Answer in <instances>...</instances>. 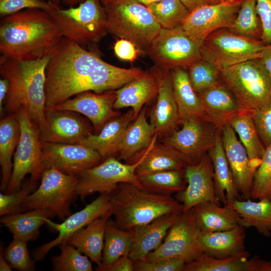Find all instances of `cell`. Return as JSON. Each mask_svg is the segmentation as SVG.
<instances>
[{"mask_svg": "<svg viewBox=\"0 0 271 271\" xmlns=\"http://www.w3.org/2000/svg\"><path fill=\"white\" fill-rule=\"evenodd\" d=\"M139 50L133 43L125 39L118 40L114 46V53L117 57L130 62L137 58Z\"/></svg>", "mask_w": 271, "mask_h": 271, "instance_id": "52", "label": "cell"}, {"mask_svg": "<svg viewBox=\"0 0 271 271\" xmlns=\"http://www.w3.org/2000/svg\"><path fill=\"white\" fill-rule=\"evenodd\" d=\"M102 2L105 5H107L109 3L111 2L113 0H99Z\"/></svg>", "mask_w": 271, "mask_h": 271, "instance_id": "63", "label": "cell"}, {"mask_svg": "<svg viewBox=\"0 0 271 271\" xmlns=\"http://www.w3.org/2000/svg\"><path fill=\"white\" fill-rule=\"evenodd\" d=\"M256 10L262 27L261 40L271 43V0H256Z\"/></svg>", "mask_w": 271, "mask_h": 271, "instance_id": "51", "label": "cell"}, {"mask_svg": "<svg viewBox=\"0 0 271 271\" xmlns=\"http://www.w3.org/2000/svg\"><path fill=\"white\" fill-rule=\"evenodd\" d=\"M134 262L128 255H125L121 257L108 265L97 266L96 270L99 271H133Z\"/></svg>", "mask_w": 271, "mask_h": 271, "instance_id": "53", "label": "cell"}, {"mask_svg": "<svg viewBox=\"0 0 271 271\" xmlns=\"http://www.w3.org/2000/svg\"><path fill=\"white\" fill-rule=\"evenodd\" d=\"M108 33L131 41L147 51L162 29L146 6L136 0H113L105 5Z\"/></svg>", "mask_w": 271, "mask_h": 271, "instance_id": "5", "label": "cell"}, {"mask_svg": "<svg viewBox=\"0 0 271 271\" xmlns=\"http://www.w3.org/2000/svg\"><path fill=\"white\" fill-rule=\"evenodd\" d=\"M135 119L132 109L107 121L98 133H90L81 140L80 144L97 151L103 161L118 156L124 132Z\"/></svg>", "mask_w": 271, "mask_h": 271, "instance_id": "24", "label": "cell"}, {"mask_svg": "<svg viewBox=\"0 0 271 271\" xmlns=\"http://www.w3.org/2000/svg\"><path fill=\"white\" fill-rule=\"evenodd\" d=\"M4 248L3 244H1L0 249V270L10 271L12 270V266L7 260L4 256Z\"/></svg>", "mask_w": 271, "mask_h": 271, "instance_id": "57", "label": "cell"}, {"mask_svg": "<svg viewBox=\"0 0 271 271\" xmlns=\"http://www.w3.org/2000/svg\"><path fill=\"white\" fill-rule=\"evenodd\" d=\"M109 195L115 222L124 230L183 212L182 204L171 195L150 192L130 183H119Z\"/></svg>", "mask_w": 271, "mask_h": 271, "instance_id": "4", "label": "cell"}, {"mask_svg": "<svg viewBox=\"0 0 271 271\" xmlns=\"http://www.w3.org/2000/svg\"><path fill=\"white\" fill-rule=\"evenodd\" d=\"M44 1H46L48 2L52 3L53 4H54L56 5H59V4L60 2L62 0H42Z\"/></svg>", "mask_w": 271, "mask_h": 271, "instance_id": "61", "label": "cell"}, {"mask_svg": "<svg viewBox=\"0 0 271 271\" xmlns=\"http://www.w3.org/2000/svg\"><path fill=\"white\" fill-rule=\"evenodd\" d=\"M20 126L15 113L0 121V165L2 178L0 189L5 191L10 181L13 167L12 157L20 137Z\"/></svg>", "mask_w": 271, "mask_h": 271, "instance_id": "35", "label": "cell"}, {"mask_svg": "<svg viewBox=\"0 0 271 271\" xmlns=\"http://www.w3.org/2000/svg\"><path fill=\"white\" fill-rule=\"evenodd\" d=\"M45 168H54L70 175L77 176L103 161L95 150L80 144L42 143Z\"/></svg>", "mask_w": 271, "mask_h": 271, "instance_id": "16", "label": "cell"}, {"mask_svg": "<svg viewBox=\"0 0 271 271\" xmlns=\"http://www.w3.org/2000/svg\"><path fill=\"white\" fill-rule=\"evenodd\" d=\"M192 211L201 232L227 230L239 225V214L228 204L222 207L215 202H206L196 205Z\"/></svg>", "mask_w": 271, "mask_h": 271, "instance_id": "32", "label": "cell"}, {"mask_svg": "<svg viewBox=\"0 0 271 271\" xmlns=\"http://www.w3.org/2000/svg\"><path fill=\"white\" fill-rule=\"evenodd\" d=\"M147 7L164 29L181 26L190 13L180 0H161Z\"/></svg>", "mask_w": 271, "mask_h": 271, "instance_id": "42", "label": "cell"}, {"mask_svg": "<svg viewBox=\"0 0 271 271\" xmlns=\"http://www.w3.org/2000/svg\"><path fill=\"white\" fill-rule=\"evenodd\" d=\"M55 216L49 209L39 208L5 215L1 216L0 221L14 237L28 242L37 239L40 233V228Z\"/></svg>", "mask_w": 271, "mask_h": 271, "instance_id": "33", "label": "cell"}, {"mask_svg": "<svg viewBox=\"0 0 271 271\" xmlns=\"http://www.w3.org/2000/svg\"><path fill=\"white\" fill-rule=\"evenodd\" d=\"M207 1L209 4H216L220 2L219 0H207Z\"/></svg>", "mask_w": 271, "mask_h": 271, "instance_id": "62", "label": "cell"}, {"mask_svg": "<svg viewBox=\"0 0 271 271\" xmlns=\"http://www.w3.org/2000/svg\"><path fill=\"white\" fill-rule=\"evenodd\" d=\"M228 205L239 214V225L245 228L253 227L260 234L267 237L271 236L270 200H235Z\"/></svg>", "mask_w": 271, "mask_h": 271, "instance_id": "36", "label": "cell"}, {"mask_svg": "<svg viewBox=\"0 0 271 271\" xmlns=\"http://www.w3.org/2000/svg\"><path fill=\"white\" fill-rule=\"evenodd\" d=\"M123 164L114 157L103 160L98 165L78 175L77 192L82 200L98 192L110 194L120 183L132 184L141 188L136 170L140 162Z\"/></svg>", "mask_w": 271, "mask_h": 271, "instance_id": "12", "label": "cell"}, {"mask_svg": "<svg viewBox=\"0 0 271 271\" xmlns=\"http://www.w3.org/2000/svg\"><path fill=\"white\" fill-rule=\"evenodd\" d=\"M191 12L197 7L206 4H209L207 0H180Z\"/></svg>", "mask_w": 271, "mask_h": 271, "instance_id": "56", "label": "cell"}, {"mask_svg": "<svg viewBox=\"0 0 271 271\" xmlns=\"http://www.w3.org/2000/svg\"><path fill=\"white\" fill-rule=\"evenodd\" d=\"M260 140L266 149L271 145V106L251 114Z\"/></svg>", "mask_w": 271, "mask_h": 271, "instance_id": "50", "label": "cell"}, {"mask_svg": "<svg viewBox=\"0 0 271 271\" xmlns=\"http://www.w3.org/2000/svg\"><path fill=\"white\" fill-rule=\"evenodd\" d=\"M208 122L198 118L184 119L180 122L181 129L173 130L164 144L181 154L190 164H196L214 145L219 130Z\"/></svg>", "mask_w": 271, "mask_h": 271, "instance_id": "14", "label": "cell"}, {"mask_svg": "<svg viewBox=\"0 0 271 271\" xmlns=\"http://www.w3.org/2000/svg\"><path fill=\"white\" fill-rule=\"evenodd\" d=\"M9 90V80L3 77L0 80V112L1 115L3 112V104Z\"/></svg>", "mask_w": 271, "mask_h": 271, "instance_id": "55", "label": "cell"}, {"mask_svg": "<svg viewBox=\"0 0 271 271\" xmlns=\"http://www.w3.org/2000/svg\"><path fill=\"white\" fill-rule=\"evenodd\" d=\"M57 6L42 0H0V15L4 17L26 9H40L49 13Z\"/></svg>", "mask_w": 271, "mask_h": 271, "instance_id": "48", "label": "cell"}, {"mask_svg": "<svg viewBox=\"0 0 271 271\" xmlns=\"http://www.w3.org/2000/svg\"><path fill=\"white\" fill-rule=\"evenodd\" d=\"M188 74L194 91L199 93L220 83V69L213 63L203 59L189 67Z\"/></svg>", "mask_w": 271, "mask_h": 271, "instance_id": "43", "label": "cell"}, {"mask_svg": "<svg viewBox=\"0 0 271 271\" xmlns=\"http://www.w3.org/2000/svg\"><path fill=\"white\" fill-rule=\"evenodd\" d=\"M265 44L236 34L227 28L216 30L202 42V58L220 69L260 57Z\"/></svg>", "mask_w": 271, "mask_h": 271, "instance_id": "10", "label": "cell"}, {"mask_svg": "<svg viewBox=\"0 0 271 271\" xmlns=\"http://www.w3.org/2000/svg\"><path fill=\"white\" fill-rule=\"evenodd\" d=\"M197 94L210 122L219 130L228 123L231 117L244 112L233 94L223 82H221Z\"/></svg>", "mask_w": 271, "mask_h": 271, "instance_id": "27", "label": "cell"}, {"mask_svg": "<svg viewBox=\"0 0 271 271\" xmlns=\"http://www.w3.org/2000/svg\"><path fill=\"white\" fill-rule=\"evenodd\" d=\"M36 182L30 179L27 182H23L21 188L18 190L10 193H1V216L23 212L22 204L27 196L36 190Z\"/></svg>", "mask_w": 271, "mask_h": 271, "instance_id": "47", "label": "cell"}, {"mask_svg": "<svg viewBox=\"0 0 271 271\" xmlns=\"http://www.w3.org/2000/svg\"><path fill=\"white\" fill-rule=\"evenodd\" d=\"M241 3L223 2L200 6L189 13L181 26L193 40L203 42L216 30L229 27Z\"/></svg>", "mask_w": 271, "mask_h": 271, "instance_id": "17", "label": "cell"}, {"mask_svg": "<svg viewBox=\"0 0 271 271\" xmlns=\"http://www.w3.org/2000/svg\"><path fill=\"white\" fill-rule=\"evenodd\" d=\"M219 131L237 189L243 200L251 199L253 178L257 168L251 164L245 149L229 123L224 124Z\"/></svg>", "mask_w": 271, "mask_h": 271, "instance_id": "21", "label": "cell"}, {"mask_svg": "<svg viewBox=\"0 0 271 271\" xmlns=\"http://www.w3.org/2000/svg\"><path fill=\"white\" fill-rule=\"evenodd\" d=\"M65 4L70 7H75L84 0H63Z\"/></svg>", "mask_w": 271, "mask_h": 271, "instance_id": "58", "label": "cell"}, {"mask_svg": "<svg viewBox=\"0 0 271 271\" xmlns=\"http://www.w3.org/2000/svg\"><path fill=\"white\" fill-rule=\"evenodd\" d=\"M220 70L222 81L243 111L251 114L271 106V77L258 59Z\"/></svg>", "mask_w": 271, "mask_h": 271, "instance_id": "6", "label": "cell"}, {"mask_svg": "<svg viewBox=\"0 0 271 271\" xmlns=\"http://www.w3.org/2000/svg\"><path fill=\"white\" fill-rule=\"evenodd\" d=\"M208 152L213 167V180L217 199L224 205L232 203L235 200H242L235 186L219 130L214 145Z\"/></svg>", "mask_w": 271, "mask_h": 271, "instance_id": "31", "label": "cell"}, {"mask_svg": "<svg viewBox=\"0 0 271 271\" xmlns=\"http://www.w3.org/2000/svg\"><path fill=\"white\" fill-rule=\"evenodd\" d=\"M170 75L178 109L179 123L191 117L210 122L201 99L192 87L188 72L184 68H177L171 70Z\"/></svg>", "mask_w": 271, "mask_h": 271, "instance_id": "30", "label": "cell"}, {"mask_svg": "<svg viewBox=\"0 0 271 271\" xmlns=\"http://www.w3.org/2000/svg\"><path fill=\"white\" fill-rule=\"evenodd\" d=\"M159 86V69L156 67L115 90L114 108L130 107L136 118L143 105L157 96Z\"/></svg>", "mask_w": 271, "mask_h": 271, "instance_id": "23", "label": "cell"}, {"mask_svg": "<svg viewBox=\"0 0 271 271\" xmlns=\"http://www.w3.org/2000/svg\"><path fill=\"white\" fill-rule=\"evenodd\" d=\"M106 215H113V207L110 201V195L102 193L84 208L70 215L61 223H54L49 219L46 224L57 231L58 235L54 239L34 249L32 253L34 259L36 261L43 260L53 247L67 242L75 232L96 219Z\"/></svg>", "mask_w": 271, "mask_h": 271, "instance_id": "15", "label": "cell"}, {"mask_svg": "<svg viewBox=\"0 0 271 271\" xmlns=\"http://www.w3.org/2000/svg\"><path fill=\"white\" fill-rule=\"evenodd\" d=\"M227 29L236 34L261 40L262 27L257 12L256 0H244L236 17Z\"/></svg>", "mask_w": 271, "mask_h": 271, "instance_id": "41", "label": "cell"}, {"mask_svg": "<svg viewBox=\"0 0 271 271\" xmlns=\"http://www.w3.org/2000/svg\"><path fill=\"white\" fill-rule=\"evenodd\" d=\"M111 215L99 217L72 235L67 243L87 256L97 266L102 263L106 227Z\"/></svg>", "mask_w": 271, "mask_h": 271, "instance_id": "34", "label": "cell"}, {"mask_svg": "<svg viewBox=\"0 0 271 271\" xmlns=\"http://www.w3.org/2000/svg\"><path fill=\"white\" fill-rule=\"evenodd\" d=\"M158 69V93L156 104L151 111L150 117L154 134L163 136L171 134L180 120L169 71Z\"/></svg>", "mask_w": 271, "mask_h": 271, "instance_id": "22", "label": "cell"}, {"mask_svg": "<svg viewBox=\"0 0 271 271\" xmlns=\"http://www.w3.org/2000/svg\"><path fill=\"white\" fill-rule=\"evenodd\" d=\"M48 13L63 37L85 48L90 49L108 33L105 8L99 0H84L67 9L57 6Z\"/></svg>", "mask_w": 271, "mask_h": 271, "instance_id": "7", "label": "cell"}, {"mask_svg": "<svg viewBox=\"0 0 271 271\" xmlns=\"http://www.w3.org/2000/svg\"><path fill=\"white\" fill-rule=\"evenodd\" d=\"M250 198L271 201V145L265 149L261 164L255 172Z\"/></svg>", "mask_w": 271, "mask_h": 271, "instance_id": "45", "label": "cell"}, {"mask_svg": "<svg viewBox=\"0 0 271 271\" xmlns=\"http://www.w3.org/2000/svg\"><path fill=\"white\" fill-rule=\"evenodd\" d=\"M155 135L153 125L147 120L146 109H142L127 127L117 159L125 161L132 159L149 146Z\"/></svg>", "mask_w": 271, "mask_h": 271, "instance_id": "37", "label": "cell"}, {"mask_svg": "<svg viewBox=\"0 0 271 271\" xmlns=\"http://www.w3.org/2000/svg\"><path fill=\"white\" fill-rule=\"evenodd\" d=\"M245 229L237 225L227 230L201 232L199 241L203 253L217 259H224L244 252Z\"/></svg>", "mask_w": 271, "mask_h": 271, "instance_id": "29", "label": "cell"}, {"mask_svg": "<svg viewBox=\"0 0 271 271\" xmlns=\"http://www.w3.org/2000/svg\"><path fill=\"white\" fill-rule=\"evenodd\" d=\"M186 262L182 259L171 258L155 261L134 262L135 271H183Z\"/></svg>", "mask_w": 271, "mask_h": 271, "instance_id": "49", "label": "cell"}, {"mask_svg": "<svg viewBox=\"0 0 271 271\" xmlns=\"http://www.w3.org/2000/svg\"><path fill=\"white\" fill-rule=\"evenodd\" d=\"M144 72L109 64L95 51L63 37L51 53L46 68V108L82 92L116 90Z\"/></svg>", "mask_w": 271, "mask_h": 271, "instance_id": "1", "label": "cell"}, {"mask_svg": "<svg viewBox=\"0 0 271 271\" xmlns=\"http://www.w3.org/2000/svg\"><path fill=\"white\" fill-rule=\"evenodd\" d=\"M133 240L132 230L119 228L115 221L109 218L105 232L102 263L99 266L108 265L122 256H129Z\"/></svg>", "mask_w": 271, "mask_h": 271, "instance_id": "39", "label": "cell"}, {"mask_svg": "<svg viewBox=\"0 0 271 271\" xmlns=\"http://www.w3.org/2000/svg\"><path fill=\"white\" fill-rule=\"evenodd\" d=\"M158 136H154L150 144L138 158L141 161L136 170L138 176L166 170H182L191 165L176 150L164 144H157Z\"/></svg>", "mask_w": 271, "mask_h": 271, "instance_id": "28", "label": "cell"}, {"mask_svg": "<svg viewBox=\"0 0 271 271\" xmlns=\"http://www.w3.org/2000/svg\"><path fill=\"white\" fill-rule=\"evenodd\" d=\"M51 54L29 61L0 58V73L9 82L7 110L12 113L24 107L39 127L45 121L46 68Z\"/></svg>", "mask_w": 271, "mask_h": 271, "instance_id": "3", "label": "cell"}, {"mask_svg": "<svg viewBox=\"0 0 271 271\" xmlns=\"http://www.w3.org/2000/svg\"><path fill=\"white\" fill-rule=\"evenodd\" d=\"M258 59L271 77V43L265 45Z\"/></svg>", "mask_w": 271, "mask_h": 271, "instance_id": "54", "label": "cell"}, {"mask_svg": "<svg viewBox=\"0 0 271 271\" xmlns=\"http://www.w3.org/2000/svg\"><path fill=\"white\" fill-rule=\"evenodd\" d=\"M63 36L47 12L26 9L2 17L0 23L2 56L18 60H34L51 54Z\"/></svg>", "mask_w": 271, "mask_h": 271, "instance_id": "2", "label": "cell"}, {"mask_svg": "<svg viewBox=\"0 0 271 271\" xmlns=\"http://www.w3.org/2000/svg\"><path fill=\"white\" fill-rule=\"evenodd\" d=\"M78 175L66 174L54 168H45L38 188L24 201L23 212L45 208L63 221L71 214L70 206L78 196Z\"/></svg>", "mask_w": 271, "mask_h": 271, "instance_id": "9", "label": "cell"}, {"mask_svg": "<svg viewBox=\"0 0 271 271\" xmlns=\"http://www.w3.org/2000/svg\"><path fill=\"white\" fill-rule=\"evenodd\" d=\"M138 2L148 7L151 5L159 2L161 0H136Z\"/></svg>", "mask_w": 271, "mask_h": 271, "instance_id": "59", "label": "cell"}, {"mask_svg": "<svg viewBox=\"0 0 271 271\" xmlns=\"http://www.w3.org/2000/svg\"><path fill=\"white\" fill-rule=\"evenodd\" d=\"M115 90L101 93L86 91L51 107L56 109L66 110L81 113L91 121L96 133L110 119L120 115L114 110Z\"/></svg>", "mask_w": 271, "mask_h": 271, "instance_id": "20", "label": "cell"}, {"mask_svg": "<svg viewBox=\"0 0 271 271\" xmlns=\"http://www.w3.org/2000/svg\"><path fill=\"white\" fill-rule=\"evenodd\" d=\"M220 2H228L231 3H242L244 0H219Z\"/></svg>", "mask_w": 271, "mask_h": 271, "instance_id": "60", "label": "cell"}, {"mask_svg": "<svg viewBox=\"0 0 271 271\" xmlns=\"http://www.w3.org/2000/svg\"><path fill=\"white\" fill-rule=\"evenodd\" d=\"M244 252L235 256L217 259L203 253L194 260L185 263L183 271H271V260L255 255L250 258Z\"/></svg>", "mask_w": 271, "mask_h": 271, "instance_id": "26", "label": "cell"}, {"mask_svg": "<svg viewBox=\"0 0 271 271\" xmlns=\"http://www.w3.org/2000/svg\"><path fill=\"white\" fill-rule=\"evenodd\" d=\"M42 143L78 144L91 133V127L77 112L46 108L45 121L39 127Z\"/></svg>", "mask_w": 271, "mask_h": 271, "instance_id": "18", "label": "cell"}, {"mask_svg": "<svg viewBox=\"0 0 271 271\" xmlns=\"http://www.w3.org/2000/svg\"><path fill=\"white\" fill-rule=\"evenodd\" d=\"M61 253L52 257L53 270L92 271L91 261L86 255H83L76 247L67 243L59 245Z\"/></svg>", "mask_w": 271, "mask_h": 271, "instance_id": "44", "label": "cell"}, {"mask_svg": "<svg viewBox=\"0 0 271 271\" xmlns=\"http://www.w3.org/2000/svg\"><path fill=\"white\" fill-rule=\"evenodd\" d=\"M138 177L141 189L158 194L171 195L184 190L187 186L184 169L162 171Z\"/></svg>", "mask_w": 271, "mask_h": 271, "instance_id": "40", "label": "cell"}, {"mask_svg": "<svg viewBox=\"0 0 271 271\" xmlns=\"http://www.w3.org/2000/svg\"><path fill=\"white\" fill-rule=\"evenodd\" d=\"M15 113L20 126V137L14 155L12 175L4 193L19 190L25 176L37 182L45 169L42 158V142L39 126L30 118L27 110L21 107Z\"/></svg>", "mask_w": 271, "mask_h": 271, "instance_id": "8", "label": "cell"}, {"mask_svg": "<svg viewBox=\"0 0 271 271\" xmlns=\"http://www.w3.org/2000/svg\"><path fill=\"white\" fill-rule=\"evenodd\" d=\"M180 214L163 215L150 223L131 229L133 233V240L129 257L134 261L145 260L150 252L162 244L169 229Z\"/></svg>", "mask_w": 271, "mask_h": 271, "instance_id": "25", "label": "cell"}, {"mask_svg": "<svg viewBox=\"0 0 271 271\" xmlns=\"http://www.w3.org/2000/svg\"><path fill=\"white\" fill-rule=\"evenodd\" d=\"M200 232L192 209L182 212L169 229L162 244L150 252L145 260L177 258L186 263L194 260L203 253L199 241Z\"/></svg>", "mask_w": 271, "mask_h": 271, "instance_id": "13", "label": "cell"}, {"mask_svg": "<svg viewBox=\"0 0 271 271\" xmlns=\"http://www.w3.org/2000/svg\"><path fill=\"white\" fill-rule=\"evenodd\" d=\"M27 241L14 237L4 250V256L12 268L21 271L35 270V260L29 254Z\"/></svg>", "mask_w": 271, "mask_h": 271, "instance_id": "46", "label": "cell"}, {"mask_svg": "<svg viewBox=\"0 0 271 271\" xmlns=\"http://www.w3.org/2000/svg\"><path fill=\"white\" fill-rule=\"evenodd\" d=\"M202 44L191 38L181 26L162 28L147 52L157 67L170 71L189 67L202 59Z\"/></svg>", "mask_w": 271, "mask_h": 271, "instance_id": "11", "label": "cell"}, {"mask_svg": "<svg viewBox=\"0 0 271 271\" xmlns=\"http://www.w3.org/2000/svg\"><path fill=\"white\" fill-rule=\"evenodd\" d=\"M228 123L237 133L251 164L257 168L265 148L258 136L252 115L242 112L231 117Z\"/></svg>", "mask_w": 271, "mask_h": 271, "instance_id": "38", "label": "cell"}, {"mask_svg": "<svg viewBox=\"0 0 271 271\" xmlns=\"http://www.w3.org/2000/svg\"><path fill=\"white\" fill-rule=\"evenodd\" d=\"M184 174L187 185L176 194V199L183 206V212L206 202L221 205L215 195L213 167L210 157L203 156L198 163L188 165L184 169Z\"/></svg>", "mask_w": 271, "mask_h": 271, "instance_id": "19", "label": "cell"}]
</instances>
